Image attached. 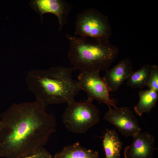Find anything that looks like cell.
<instances>
[{"instance_id": "8fae6325", "label": "cell", "mask_w": 158, "mask_h": 158, "mask_svg": "<svg viewBox=\"0 0 158 158\" xmlns=\"http://www.w3.org/2000/svg\"><path fill=\"white\" fill-rule=\"evenodd\" d=\"M102 143L106 158H121L123 143L115 130L106 129Z\"/></svg>"}, {"instance_id": "3957f363", "label": "cell", "mask_w": 158, "mask_h": 158, "mask_svg": "<svg viewBox=\"0 0 158 158\" xmlns=\"http://www.w3.org/2000/svg\"><path fill=\"white\" fill-rule=\"evenodd\" d=\"M66 37L69 44L68 57L74 70L106 72L118 55V47L109 39L68 34Z\"/></svg>"}, {"instance_id": "7c38bea8", "label": "cell", "mask_w": 158, "mask_h": 158, "mask_svg": "<svg viewBox=\"0 0 158 158\" xmlns=\"http://www.w3.org/2000/svg\"><path fill=\"white\" fill-rule=\"evenodd\" d=\"M54 158H101L98 152L87 149L78 142L64 147Z\"/></svg>"}, {"instance_id": "ba28073f", "label": "cell", "mask_w": 158, "mask_h": 158, "mask_svg": "<svg viewBox=\"0 0 158 158\" xmlns=\"http://www.w3.org/2000/svg\"><path fill=\"white\" fill-rule=\"evenodd\" d=\"M30 5L39 14L42 20L45 13H50L55 15L59 21V31L66 24L68 16L72 8V6L64 0H32Z\"/></svg>"}, {"instance_id": "7a4b0ae2", "label": "cell", "mask_w": 158, "mask_h": 158, "mask_svg": "<svg viewBox=\"0 0 158 158\" xmlns=\"http://www.w3.org/2000/svg\"><path fill=\"white\" fill-rule=\"evenodd\" d=\"M72 67L56 66L46 70L29 71L26 81L29 90L36 100L45 107L51 104L74 102L81 90L78 81L72 78Z\"/></svg>"}, {"instance_id": "5bb4252c", "label": "cell", "mask_w": 158, "mask_h": 158, "mask_svg": "<svg viewBox=\"0 0 158 158\" xmlns=\"http://www.w3.org/2000/svg\"><path fill=\"white\" fill-rule=\"evenodd\" d=\"M150 69L151 65L146 64L133 71L126 80V85L135 89H142L147 86Z\"/></svg>"}, {"instance_id": "52a82bcc", "label": "cell", "mask_w": 158, "mask_h": 158, "mask_svg": "<svg viewBox=\"0 0 158 158\" xmlns=\"http://www.w3.org/2000/svg\"><path fill=\"white\" fill-rule=\"evenodd\" d=\"M108 107L103 118L115 126L123 135L133 137L141 132L138 119L129 108Z\"/></svg>"}, {"instance_id": "277c9868", "label": "cell", "mask_w": 158, "mask_h": 158, "mask_svg": "<svg viewBox=\"0 0 158 158\" xmlns=\"http://www.w3.org/2000/svg\"><path fill=\"white\" fill-rule=\"evenodd\" d=\"M87 98L83 102L75 101L68 104L62 115L66 128L76 133H84L100 121V112Z\"/></svg>"}, {"instance_id": "6da1fadb", "label": "cell", "mask_w": 158, "mask_h": 158, "mask_svg": "<svg viewBox=\"0 0 158 158\" xmlns=\"http://www.w3.org/2000/svg\"><path fill=\"white\" fill-rule=\"evenodd\" d=\"M35 100L13 103L1 115L0 157L23 158L44 148L56 121Z\"/></svg>"}, {"instance_id": "9a60e30c", "label": "cell", "mask_w": 158, "mask_h": 158, "mask_svg": "<svg viewBox=\"0 0 158 158\" xmlns=\"http://www.w3.org/2000/svg\"><path fill=\"white\" fill-rule=\"evenodd\" d=\"M147 86L149 89L158 92V66L151 65L150 73Z\"/></svg>"}, {"instance_id": "30bf717a", "label": "cell", "mask_w": 158, "mask_h": 158, "mask_svg": "<svg viewBox=\"0 0 158 158\" xmlns=\"http://www.w3.org/2000/svg\"><path fill=\"white\" fill-rule=\"evenodd\" d=\"M130 59H122L110 69L105 72L103 78L110 92H115L133 72Z\"/></svg>"}, {"instance_id": "5b68a950", "label": "cell", "mask_w": 158, "mask_h": 158, "mask_svg": "<svg viewBox=\"0 0 158 158\" xmlns=\"http://www.w3.org/2000/svg\"><path fill=\"white\" fill-rule=\"evenodd\" d=\"M75 35L82 37L109 40L112 28L107 16L94 8L78 14L75 22Z\"/></svg>"}, {"instance_id": "e0dca14e", "label": "cell", "mask_w": 158, "mask_h": 158, "mask_svg": "<svg viewBox=\"0 0 158 158\" xmlns=\"http://www.w3.org/2000/svg\"></svg>"}, {"instance_id": "8992f818", "label": "cell", "mask_w": 158, "mask_h": 158, "mask_svg": "<svg viewBox=\"0 0 158 158\" xmlns=\"http://www.w3.org/2000/svg\"><path fill=\"white\" fill-rule=\"evenodd\" d=\"M81 90L87 94L88 98L103 103L108 107H116V101L110 96L109 90L98 71L81 72L78 77Z\"/></svg>"}, {"instance_id": "4fadbf2b", "label": "cell", "mask_w": 158, "mask_h": 158, "mask_svg": "<svg viewBox=\"0 0 158 158\" xmlns=\"http://www.w3.org/2000/svg\"><path fill=\"white\" fill-rule=\"evenodd\" d=\"M139 101L134 108L135 113L141 116L144 113H149L156 106L158 92L152 90H140L138 92Z\"/></svg>"}, {"instance_id": "2e32d148", "label": "cell", "mask_w": 158, "mask_h": 158, "mask_svg": "<svg viewBox=\"0 0 158 158\" xmlns=\"http://www.w3.org/2000/svg\"><path fill=\"white\" fill-rule=\"evenodd\" d=\"M25 158H52L50 153L44 148L39 152Z\"/></svg>"}, {"instance_id": "9c48e42d", "label": "cell", "mask_w": 158, "mask_h": 158, "mask_svg": "<svg viewBox=\"0 0 158 158\" xmlns=\"http://www.w3.org/2000/svg\"><path fill=\"white\" fill-rule=\"evenodd\" d=\"M133 138L132 143L125 149V158H153L157 149L154 136L147 132H140Z\"/></svg>"}]
</instances>
